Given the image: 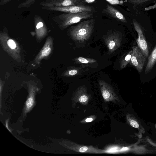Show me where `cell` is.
Returning <instances> with one entry per match:
<instances>
[{"mask_svg":"<svg viewBox=\"0 0 156 156\" xmlns=\"http://www.w3.org/2000/svg\"><path fill=\"white\" fill-rule=\"evenodd\" d=\"M95 23L94 19H89L82 21L70 28L69 34L72 39L76 41L83 43L90 37L94 28Z\"/></svg>","mask_w":156,"mask_h":156,"instance_id":"obj_1","label":"cell"},{"mask_svg":"<svg viewBox=\"0 0 156 156\" xmlns=\"http://www.w3.org/2000/svg\"><path fill=\"white\" fill-rule=\"evenodd\" d=\"M93 12H82L77 13H66L55 16L53 20L58 26L64 30L69 26L77 23L82 20L91 18Z\"/></svg>","mask_w":156,"mask_h":156,"instance_id":"obj_2","label":"cell"},{"mask_svg":"<svg viewBox=\"0 0 156 156\" xmlns=\"http://www.w3.org/2000/svg\"><path fill=\"white\" fill-rule=\"evenodd\" d=\"M41 8L48 11H56L65 13H77L82 12H93L94 10L90 6L84 4L63 7H45Z\"/></svg>","mask_w":156,"mask_h":156,"instance_id":"obj_3","label":"cell"},{"mask_svg":"<svg viewBox=\"0 0 156 156\" xmlns=\"http://www.w3.org/2000/svg\"><path fill=\"white\" fill-rule=\"evenodd\" d=\"M133 52L130 63L135 67L139 72H141L146 62V58L143 55L142 52L138 46L132 47Z\"/></svg>","mask_w":156,"mask_h":156,"instance_id":"obj_4","label":"cell"},{"mask_svg":"<svg viewBox=\"0 0 156 156\" xmlns=\"http://www.w3.org/2000/svg\"><path fill=\"white\" fill-rule=\"evenodd\" d=\"M100 89L104 100L105 102H119V99L111 86L105 81H99Z\"/></svg>","mask_w":156,"mask_h":156,"instance_id":"obj_5","label":"cell"},{"mask_svg":"<svg viewBox=\"0 0 156 156\" xmlns=\"http://www.w3.org/2000/svg\"><path fill=\"white\" fill-rule=\"evenodd\" d=\"M122 35L120 33L113 31L109 33L106 37L105 42L110 53L114 52L121 45Z\"/></svg>","mask_w":156,"mask_h":156,"instance_id":"obj_6","label":"cell"},{"mask_svg":"<svg viewBox=\"0 0 156 156\" xmlns=\"http://www.w3.org/2000/svg\"><path fill=\"white\" fill-rule=\"evenodd\" d=\"M85 2V0H45L39 5L45 7H63L84 4Z\"/></svg>","mask_w":156,"mask_h":156,"instance_id":"obj_7","label":"cell"},{"mask_svg":"<svg viewBox=\"0 0 156 156\" xmlns=\"http://www.w3.org/2000/svg\"><path fill=\"white\" fill-rule=\"evenodd\" d=\"M133 23L134 29L138 34V38L136 40L138 46L142 52L143 55L147 58L149 55V51L148 45L142 29L137 22L133 21Z\"/></svg>","mask_w":156,"mask_h":156,"instance_id":"obj_8","label":"cell"},{"mask_svg":"<svg viewBox=\"0 0 156 156\" xmlns=\"http://www.w3.org/2000/svg\"><path fill=\"white\" fill-rule=\"evenodd\" d=\"M90 98L87 93V90L84 86L79 87L76 91L73 101L74 103L79 102L83 105H87Z\"/></svg>","mask_w":156,"mask_h":156,"instance_id":"obj_9","label":"cell"},{"mask_svg":"<svg viewBox=\"0 0 156 156\" xmlns=\"http://www.w3.org/2000/svg\"><path fill=\"white\" fill-rule=\"evenodd\" d=\"M102 12L108 15L118 21L124 23L127 22L123 15L117 9L110 5H107L106 7L103 10Z\"/></svg>","mask_w":156,"mask_h":156,"instance_id":"obj_10","label":"cell"},{"mask_svg":"<svg viewBox=\"0 0 156 156\" xmlns=\"http://www.w3.org/2000/svg\"><path fill=\"white\" fill-rule=\"evenodd\" d=\"M37 34L38 36L44 35L47 32L46 26L43 19L38 15H35L34 17Z\"/></svg>","mask_w":156,"mask_h":156,"instance_id":"obj_11","label":"cell"},{"mask_svg":"<svg viewBox=\"0 0 156 156\" xmlns=\"http://www.w3.org/2000/svg\"><path fill=\"white\" fill-rule=\"evenodd\" d=\"M35 89L34 87L30 88L29 96L25 102L23 109V115L25 116L34 106L35 103Z\"/></svg>","mask_w":156,"mask_h":156,"instance_id":"obj_12","label":"cell"},{"mask_svg":"<svg viewBox=\"0 0 156 156\" xmlns=\"http://www.w3.org/2000/svg\"><path fill=\"white\" fill-rule=\"evenodd\" d=\"M156 62V45L148 58V61L146 66L145 73H148L151 69Z\"/></svg>","mask_w":156,"mask_h":156,"instance_id":"obj_13","label":"cell"},{"mask_svg":"<svg viewBox=\"0 0 156 156\" xmlns=\"http://www.w3.org/2000/svg\"><path fill=\"white\" fill-rule=\"evenodd\" d=\"M47 42L44 47L40 52L38 56L37 60H40L48 56L51 53V45L49 42Z\"/></svg>","mask_w":156,"mask_h":156,"instance_id":"obj_14","label":"cell"},{"mask_svg":"<svg viewBox=\"0 0 156 156\" xmlns=\"http://www.w3.org/2000/svg\"><path fill=\"white\" fill-rule=\"evenodd\" d=\"M132 52V50L128 51L122 58L120 64V68L121 69L125 68L128 64L130 62Z\"/></svg>","mask_w":156,"mask_h":156,"instance_id":"obj_15","label":"cell"},{"mask_svg":"<svg viewBox=\"0 0 156 156\" xmlns=\"http://www.w3.org/2000/svg\"><path fill=\"white\" fill-rule=\"evenodd\" d=\"M75 61L76 63L82 64H91L97 62L95 59L82 57L76 58Z\"/></svg>","mask_w":156,"mask_h":156,"instance_id":"obj_16","label":"cell"},{"mask_svg":"<svg viewBox=\"0 0 156 156\" xmlns=\"http://www.w3.org/2000/svg\"><path fill=\"white\" fill-rule=\"evenodd\" d=\"M154 0H128V2L133 5V7L144 5L153 1Z\"/></svg>","mask_w":156,"mask_h":156,"instance_id":"obj_17","label":"cell"},{"mask_svg":"<svg viewBox=\"0 0 156 156\" xmlns=\"http://www.w3.org/2000/svg\"><path fill=\"white\" fill-rule=\"evenodd\" d=\"M82 69L80 68L75 67L70 69L65 74L67 76H73L79 75L82 72Z\"/></svg>","mask_w":156,"mask_h":156,"instance_id":"obj_18","label":"cell"},{"mask_svg":"<svg viewBox=\"0 0 156 156\" xmlns=\"http://www.w3.org/2000/svg\"><path fill=\"white\" fill-rule=\"evenodd\" d=\"M38 0H25L19 5L18 8H26L30 7L34 5L35 2Z\"/></svg>","mask_w":156,"mask_h":156,"instance_id":"obj_19","label":"cell"},{"mask_svg":"<svg viewBox=\"0 0 156 156\" xmlns=\"http://www.w3.org/2000/svg\"><path fill=\"white\" fill-rule=\"evenodd\" d=\"M127 120L129 123L130 125L133 127L138 128L139 127V124L138 122L135 119H131L128 115L127 116Z\"/></svg>","mask_w":156,"mask_h":156,"instance_id":"obj_20","label":"cell"},{"mask_svg":"<svg viewBox=\"0 0 156 156\" xmlns=\"http://www.w3.org/2000/svg\"><path fill=\"white\" fill-rule=\"evenodd\" d=\"M7 44L9 47L12 49H14L16 48V43L12 39H9L7 41Z\"/></svg>","mask_w":156,"mask_h":156,"instance_id":"obj_21","label":"cell"},{"mask_svg":"<svg viewBox=\"0 0 156 156\" xmlns=\"http://www.w3.org/2000/svg\"><path fill=\"white\" fill-rule=\"evenodd\" d=\"M155 8H156V3L152 5L145 8L144 10L148 11Z\"/></svg>","mask_w":156,"mask_h":156,"instance_id":"obj_22","label":"cell"},{"mask_svg":"<svg viewBox=\"0 0 156 156\" xmlns=\"http://www.w3.org/2000/svg\"><path fill=\"white\" fill-rule=\"evenodd\" d=\"M12 0H1L0 1V5H5Z\"/></svg>","mask_w":156,"mask_h":156,"instance_id":"obj_23","label":"cell"},{"mask_svg":"<svg viewBox=\"0 0 156 156\" xmlns=\"http://www.w3.org/2000/svg\"><path fill=\"white\" fill-rule=\"evenodd\" d=\"M8 121L9 119L5 121V126L6 127V128L10 132H11V131L9 129V128L8 126Z\"/></svg>","mask_w":156,"mask_h":156,"instance_id":"obj_24","label":"cell"},{"mask_svg":"<svg viewBox=\"0 0 156 156\" xmlns=\"http://www.w3.org/2000/svg\"><path fill=\"white\" fill-rule=\"evenodd\" d=\"M93 120V119L92 118H89L86 119H85V122H90Z\"/></svg>","mask_w":156,"mask_h":156,"instance_id":"obj_25","label":"cell"},{"mask_svg":"<svg viewBox=\"0 0 156 156\" xmlns=\"http://www.w3.org/2000/svg\"><path fill=\"white\" fill-rule=\"evenodd\" d=\"M128 148L127 147H124L122 149V150H123V151H125V150H128Z\"/></svg>","mask_w":156,"mask_h":156,"instance_id":"obj_26","label":"cell"}]
</instances>
